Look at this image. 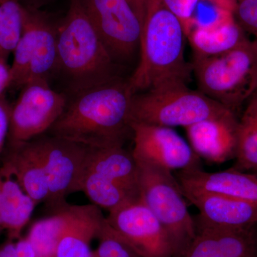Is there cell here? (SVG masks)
<instances>
[{"instance_id":"obj_11","label":"cell","mask_w":257,"mask_h":257,"mask_svg":"<svg viewBox=\"0 0 257 257\" xmlns=\"http://www.w3.org/2000/svg\"><path fill=\"white\" fill-rule=\"evenodd\" d=\"M111 227L140 257H175L167 231L141 197L109 211Z\"/></svg>"},{"instance_id":"obj_8","label":"cell","mask_w":257,"mask_h":257,"mask_svg":"<svg viewBox=\"0 0 257 257\" xmlns=\"http://www.w3.org/2000/svg\"><path fill=\"white\" fill-rule=\"evenodd\" d=\"M21 89L12 105L7 147L28 143L49 132L68 102L65 94L56 92L45 79L32 81Z\"/></svg>"},{"instance_id":"obj_27","label":"cell","mask_w":257,"mask_h":257,"mask_svg":"<svg viewBox=\"0 0 257 257\" xmlns=\"http://www.w3.org/2000/svg\"><path fill=\"white\" fill-rule=\"evenodd\" d=\"M233 15L246 35L257 40V0H237Z\"/></svg>"},{"instance_id":"obj_34","label":"cell","mask_w":257,"mask_h":257,"mask_svg":"<svg viewBox=\"0 0 257 257\" xmlns=\"http://www.w3.org/2000/svg\"><path fill=\"white\" fill-rule=\"evenodd\" d=\"M253 175H255L257 176V171H256V172H255V173H253Z\"/></svg>"},{"instance_id":"obj_26","label":"cell","mask_w":257,"mask_h":257,"mask_svg":"<svg viewBox=\"0 0 257 257\" xmlns=\"http://www.w3.org/2000/svg\"><path fill=\"white\" fill-rule=\"evenodd\" d=\"M162 2L166 8L179 19L187 37L199 23L194 18V13L199 0H162Z\"/></svg>"},{"instance_id":"obj_3","label":"cell","mask_w":257,"mask_h":257,"mask_svg":"<svg viewBox=\"0 0 257 257\" xmlns=\"http://www.w3.org/2000/svg\"><path fill=\"white\" fill-rule=\"evenodd\" d=\"M57 64L74 94L120 78L119 65L101 41L79 0H70L68 11L57 24Z\"/></svg>"},{"instance_id":"obj_14","label":"cell","mask_w":257,"mask_h":257,"mask_svg":"<svg viewBox=\"0 0 257 257\" xmlns=\"http://www.w3.org/2000/svg\"><path fill=\"white\" fill-rule=\"evenodd\" d=\"M181 189L187 200L199 211L194 218L203 224L216 228L246 227L257 224L254 204L219 193L189 187Z\"/></svg>"},{"instance_id":"obj_24","label":"cell","mask_w":257,"mask_h":257,"mask_svg":"<svg viewBox=\"0 0 257 257\" xmlns=\"http://www.w3.org/2000/svg\"><path fill=\"white\" fill-rule=\"evenodd\" d=\"M64 223L62 207L49 217L36 221L30 228L28 238L36 253V257H54L57 241Z\"/></svg>"},{"instance_id":"obj_30","label":"cell","mask_w":257,"mask_h":257,"mask_svg":"<svg viewBox=\"0 0 257 257\" xmlns=\"http://www.w3.org/2000/svg\"><path fill=\"white\" fill-rule=\"evenodd\" d=\"M11 67L8 60L0 58V96H4L11 86Z\"/></svg>"},{"instance_id":"obj_22","label":"cell","mask_w":257,"mask_h":257,"mask_svg":"<svg viewBox=\"0 0 257 257\" xmlns=\"http://www.w3.org/2000/svg\"><path fill=\"white\" fill-rule=\"evenodd\" d=\"M231 168L255 173L257 171V92L246 101L238 120L237 150Z\"/></svg>"},{"instance_id":"obj_5","label":"cell","mask_w":257,"mask_h":257,"mask_svg":"<svg viewBox=\"0 0 257 257\" xmlns=\"http://www.w3.org/2000/svg\"><path fill=\"white\" fill-rule=\"evenodd\" d=\"M230 112L234 111L200 91L192 90L187 84H177L134 94L130 121L186 128Z\"/></svg>"},{"instance_id":"obj_25","label":"cell","mask_w":257,"mask_h":257,"mask_svg":"<svg viewBox=\"0 0 257 257\" xmlns=\"http://www.w3.org/2000/svg\"><path fill=\"white\" fill-rule=\"evenodd\" d=\"M96 239L99 240V244L93 251V257H140L111 227L106 219Z\"/></svg>"},{"instance_id":"obj_28","label":"cell","mask_w":257,"mask_h":257,"mask_svg":"<svg viewBox=\"0 0 257 257\" xmlns=\"http://www.w3.org/2000/svg\"><path fill=\"white\" fill-rule=\"evenodd\" d=\"M0 257H36V253L28 238H20L1 246Z\"/></svg>"},{"instance_id":"obj_19","label":"cell","mask_w":257,"mask_h":257,"mask_svg":"<svg viewBox=\"0 0 257 257\" xmlns=\"http://www.w3.org/2000/svg\"><path fill=\"white\" fill-rule=\"evenodd\" d=\"M217 16L207 24L198 23L187 35L194 57L224 53L237 47L248 35L236 23L231 12L217 10Z\"/></svg>"},{"instance_id":"obj_1","label":"cell","mask_w":257,"mask_h":257,"mask_svg":"<svg viewBox=\"0 0 257 257\" xmlns=\"http://www.w3.org/2000/svg\"><path fill=\"white\" fill-rule=\"evenodd\" d=\"M133 94L121 77L74 94L49 133L90 149L124 147Z\"/></svg>"},{"instance_id":"obj_2","label":"cell","mask_w":257,"mask_h":257,"mask_svg":"<svg viewBox=\"0 0 257 257\" xmlns=\"http://www.w3.org/2000/svg\"><path fill=\"white\" fill-rule=\"evenodd\" d=\"M185 38L182 23L162 0H150L143 23L140 62L128 79L133 94L187 84L193 67L184 57Z\"/></svg>"},{"instance_id":"obj_10","label":"cell","mask_w":257,"mask_h":257,"mask_svg":"<svg viewBox=\"0 0 257 257\" xmlns=\"http://www.w3.org/2000/svg\"><path fill=\"white\" fill-rule=\"evenodd\" d=\"M30 142L46 174L50 191L47 204L55 209L63 207L65 198L78 192L89 148L50 135Z\"/></svg>"},{"instance_id":"obj_21","label":"cell","mask_w":257,"mask_h":257,"mask_svg":"<svg viewBox=\"0 0 257 257\" xmlns=\"http://www.w3.org/2000/svg\"><path fill=\"white\" fill-rule=\"evenodd\" d=\"M36 206L16 180L0 174V231H8L11 239H20Z\"/></svg>"},{"instance_id":"obj_17","label":"cell","mask_w":257,"mask_h":257,"mask_svg":"<svg viewBox=\"0 0 257 257\" xmlns=\"http://www.w3.org/2000/svg\"><path fill=\"white\" fill-rule=\"evenodd\" d=\"M177 179L181 187L219 193L257 206V176L230 168L207 172L200 168L179 171Z\"/></svg>"},{"instance_id":"obj_6","label":"cell","mask_w":257,"mask_h":257,"mask_svg":"<svg viewBox=\"0 0 257 257\" xmlns=\"http://www.w3.org/2000/svg\"><path fill=\"white\" fill-rule=\"evenodd\" d=\"M136 162L140 197L167 231L177 257L196 235L195 221L189 213L187 199L172 172Z\"/></svg>"},{"instance_id":"obj_31","label":"cell","mask_w":257,"mask_h":257,"mask_svg":"<svg viewBox=\"0 0 257 257\" xmlns=\"http://www.w3.org/2000/svg\"><path fill=\"white\" fill-rule=\"evenodd\" d=\"M128 1L130 2L133 9L136 12L143 25L145 14H146L147 5H148L150 0H128Z\"/></svg>"},{"instance_id":"obj_29","label":"cell","mask_w":257,"mask_h":257,"mask_svg":"<svg viewBox=\"0 0 257 257\" xmlns=\"http://www.w3.org/2000/svg\"><path fill=\"white\" fill-rule=\"evenodd\" d=\"M12 105L4 96H0V156L5 151L9 135Z\"/></svg>"},{"instance_id":"obj_36","label":"cell","mask_w":257,"mask_h":257,"mask_svg":"<svg viewBox=\"0 0 257 257\" xmlns=\"http://www.w3.org/2000/svg\"><path fill=\"white\" fill-rule=\"evenodd\" d=\"M256 92H257V87H256Z\"/></svg>"},{"instance_id":"obj_18","label":"cell","mask_w":257,"mask_h":257,"mask_svg":"<svg viewBox=\"0 0 257 257\" xmlns=\"http://www.w3.org/2000/svg\"><path fill=\"white\" fill-rule=\"evenodd\" d=\"M0 174L17 181L36 204L46 203L50 196L46 174L31 142L7 147Z\"/></svg>"},{"instance_id":"obj_35","label":"cell","mask_w":257,"mask_h":257,"mask_svg":"<svg viewBox=\"0 0 257 257\" xmlns=\"http://www.w3.org/2000/svg\"><path fill=\"white\" fill-rule=\"evenodd\" d=\"M1 233H2V231H0V234H1Z\"/></svg>"},{"instance_id":"obj_32","label":"cell","mask_w":257,"mask_h":257,"mask_svg":"<svg viewBox=\"0 0 257 257\" xmlns=\"http://www.w3.org/2000/svg\"><path fill=\"white\" fill-rule=\"evenodd\" d=\"M215 7L216 10H224L233 13L237 0H207Z\"/></svg>"},{"instance_id":"obj_20","label":"cell","mask_w":257,"mask_h":257,"mask_svg":"<svg viewBox=\"0 0 257 257\" xmlns=\"http://www.w3.org/2000/svg\"><path fill=\"white\" fill-rule=\"evenodd\" d=\"M85 167L100 174L132 197H140L138 165L133 153L124 147L89 148Z\"/></svg>"},{"instance_id":"obj_15","label":"cell","mask_w":257,"mask_h":257,"mask_svg":"<svg viewBox=\"0 0 257 257\" xmlns=\"http://www.w3.org/2000/svg\"><path fill=\"white\" fill-rule=\"evenodd\" d=\"M238 120L236 113L230 112L184 128L192 150L200 159L211 164L234 160Z\"/></svg>"},{"instance_id":"obj_33","label":"cell","mask_w":257,"mask_h":257,"mask_svg":"<svg viewBox=\"0 0 257 257\" xmlns=\"http://www.w3.org/2000/svg\"><path fill=\"white\" fill-rule=\"evenodd\" d=\"M53 1L55 0H20L24 8L35 10H40L42 7Z\"/></svg>"},{"instance_id":"obj_7","label":"cell","mask_w":257,"mask_h":257,"mask_svg":"<svg viewBox=\"0 0 257 257\" xmlns=\"http://www.w3.org/2000/svg\"><path fill=\"white\" fill-rule=\"evenodd\" d=\"M24 8V7H23ZM57 24L40 10L24 8L23 32L13 52L11 86L22 89L32 81H49L57 64Z\"/></svg>"},{"instance_id":"obj_23","label":"cell","mask_w":257,"mask_h":257,"mask_svg":"<svg viewBox=\"0 0 257 257\" xmlns=\"http://www.w3.org/2000/svg\"><path fill=\"white\" fill-rule=\"evenodd\" d=\"M24 8L20 0H0V58L8 60L23 32Z\"/></svg>"},{"instance_id":"obj_9","label":"cell","mask_w":257,"mask_h":257,"mask_svg":"<svg viewBox=\"0 0 257 257\" xmlns=\"http://www.w3.org/2000/svg\"><path fill=\"white\" fill-rule=\"evenodd\" d=\"M113 60L131 62L140 49L143 25L128 0H79Z\"/></svg>"},{"instance_id":"obj_13","label":"cell","mask_w":257,"mask_h":257,"mask_svg":"<svg viewBox=\"0 0 257 257\" xmlns=\"http://www.w3.org/2000/svg\"><path fill=\"white\" fill-rule=\"evenodd\" d=\"M194 219L195 236L177 257H257V224L216 228Z\"/></svg>"},{"instance_id":"obj_16","label":"cell","mask_w":257,"mask_h":257,"mask_svg":"<svg viewBox=\"0 0 257 257\" xmlns=\"http://www.w3.org/2000/svg\"><path fill=\"white\" fill-rule=\"evenodd\" d=\"M62 209L64 223L54 257H93L91 243L106 221L101 208L66 204Z\"/></svg>"},{"instance_id":"obj_4","label":"cell","mask_w":257,"mask_h":257,"mask_svg":"<svg viewBox=\"0 0 257 257\" xmlns=\"http://www.w3.org/2000/svg\"><path fill=\"white\" fill-rule=\"evenodd\" d=\"M192 67L199 91L236 113L256 91L257 40L248 37L224 53L194 57Z\"/></svg>"},{"instance_id":"obj_12","label":"cell","mask_w":257,"mask_h":257,"mask_svg":"<svg viewBox=\"0 0 257 257\" xmlns=\"http://www.w3.org/2000/svg\"><path fill=\"white\" fill-rule=\"evenodd\" d=\"M134 158L164 170L200 168L201 159L175 130L167 126L131 122Z\"/></svg>"}]
</instances>
